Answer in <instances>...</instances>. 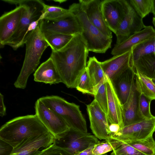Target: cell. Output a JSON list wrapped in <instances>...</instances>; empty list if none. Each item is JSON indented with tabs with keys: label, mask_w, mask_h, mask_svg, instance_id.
I'll return each instance as SVG.
<instances>
[{
	"label": "cell",
	"mask_w": 155,
	"mask_h": 155,
	"mask_svg": "<svg viewBox=\"0 0 155 155\" xmlns=\"http://www.w3.org/2000/svg\"><path fill=\"white\" fill-rule=\"evenodd\" d=\"M89 51L80 34L75 35L60 50L52 51L53 60L62 83L68 88H75L81 74L86 69Z\"/></svg>",
	"instance_id": "cell-1"
},
{
	"label": "cell",
	"mask_w": 155,
	"mask_h": 155,
	"mask_svg": "<svg viewBox=\"0 0 155 155\" xmlns=\"http://www.w3.org/2000/svg\"><path fill=\"white\" fill-rule=\"evenodd\" d=\"M130 66L147 77L155 79V56L153 54L141 58Z\"/></svg>",
	"instance_id": "cell-23"
},
{
	"label": "cell",
	"mask_w": 155,
	"mask_h": 155,
	"mask_svg": "<svg viewBox=\"0 0 155 155\" xmlns=\"http://www.w3.org/2000/svg\"><path fill=\"white\" fill-rule=\"evenodd\" d=\"M106 86L108 100L107 116L109 124H118L122 128L124 127L122 106L110 81L107 77Z\"/></svg>",
	"instance_id": "cell-19"
},
{
	"label": "cell",
	"mask_w": 155,
	"mask_h": 155,
	"mask_svg": "<svg viewBox=\"0 0 155 155\" xmlns=\"http://www.w3.org/2000/svg\"><path fill=\"white\" fill-rule=\"evenodd\" d=\"M140 94L136 84L135 76L128 99L122 105L124 127L145 119L142 117L140 112L139 101Z\"/></svg>",
	"instance_id": "cell-17"
},
{
	"label": "cell",
	"mask_w": 155,
	"mask_h": 155,
	"mask_svg": "<svg viewBox=\"0 0 155 155\" xmlns=\"http://www.w3.org/2000/svg\"><path fill=\"white\" fill-rule=\"evenodd\" d=\"M75 88L83 94L94 95V88L86 68L79 78Z\"/></svg>",
	"instance_id": "cell-30"
},
{
	"label": "cell",
	"mask_w": 155,
	"mask_h": 155,
	"mask_svg": "<svg viewBox=\"0 0 155 155\" xmlns=\"http://www.w3.org/2000/svg\"><path fill=\"white\" fill-rule=\"evenodd\" d=\"M124 142L146 155H155V141L153 135L143 140Z\"/></svg>",
	"instance_id": "cell-28"
},
{
	"label": "cell",
	"mask_w": 155,
	"mask_h": 155,
	"mask_svg": "<svg viewBox=\"0 0 155 155\" xmlns=\"http://www.w3.org/2000/svg\"><path fill=\"white\" fill-rule=\"evenodd\" d=\"M122 128L118 124H110L109 125V134L111 137L117 133Z\"/></svg>",
	"instance_id": "cell-38"
},
{
	"label": "cell",
	"mask_w": 155,
	"mask_h": 155,
	"mask_svg": "<svg viewBox=\"0 0 155 155\" xmlns=\"http://www.w3.org/2000/svg\"><path fill=\"white\" fill-rule=\"evenodd\" d=\"M121 143L120 141L112 139L102 142L100 141L94 146L92 153L94 155H102L107 154L117 148Z\"/></svg>",
	"instance_id": "cell-29"
},
{
	"label": "cell",
	"mask_w": 155,
	"mask_h": 155,
	"mask_svg": "<svg viewBox=\"0 0 155 155\" xmlns=\"http://www.w3.org/2000/svg\"><path fill=\"white\" fill-rule=\"evenodd\" d=\"M35 114L55 139L70 129L66 122L58 114L48 108L39 99L36 101Z\"/></svg>",
	"instance_id": "cell-9"
},
{
	"label": "cell",
	"mask_w": 155,
	"mask_h": 155,
	"mask_svg": "<svg viewBox=\"0 0 155 155\" xmlns=\"http://www.w3.org/2000/svg\"><path fill=\"white\" fill-rule=\"evenodd\" d=\"M68 9L81 24L82 31L80 35L89 51L104 53L111 48L112 38L105 35L91 23L79 3H73Z\"/></svg>",
	"instance_id": "cell-4"
},
{
	"label": "cell",
	"mask_w": 155,
	"mask_h": 155,
	"mask_svg": "<svg viewBox=\"0 0 155 155\" xmlns=\"http://www.w3.org/2000/svg\"><path fill=\"white\" fill-rule=\"evenodd\" d=\"M34 80L50 85L58 84L62 81L55 64L50 57L35 71Z\"/></svg>",
	"instance_id": "cell-22"
},
{
	"label": "cell",
	"mask_w": 155,
	"mask_h": 155,
	"mask_svg": "<svg viewBox=\"0 0 155 155\" xmlns=\"http://www.w3.org/2000/svg\"><path fill=\"white\" fill-rule=\"evenodd\" d=\"M154 82V83L155 84V79H153L152 80Z\"/></svg>",
	"instance_id": "cell-44"
},
{
	"label": "cell",
	"mask_w": 155,
	"mask_h": 155,
	"mask_svg": "<svg viewBox=\"0 0 155 155\" xmlns=\"http://www.w3.org/2000/svg\"><path fill=\"white\" fill-rule=\"evenodd\" d=\"M131 50L101 62L106 76L112 81L130 67Z\"/></svg>",
	"instance_id": "cell-18"
},
{
	"label": "cell",
	"mask_w": 155,
	"mask_h": 155,
	"mask_svg": "<svg viewBox=\"0 0 155 155\" xmlns=\"http://www.w3.org/2000/svg\"><path fill=\"white\" fill-rule=\"evenodd\" d=\"M49 132L37 116L28 115L14 118L0 129V139L14 148L31 137Z\"/></svg>",
	"instance_id": "cell-2"
},
{
	"label": "cell",
	"mask_w": 155,
	"mask_h": 155,
	"mask_svg": "<svg viewBox=\"0 0 155 155\" xmlns=\"http://www.w3.org/2000/svg\"><path fill=\"white\" fill-rule=\"evenodd\" d=\"M155 18V0H152V12Z\"/></svg>",
	"instance_id": "cell-41"
},
{
	"label": "cell",
	"mask_w": 155,
	"mask_h": 155,
	"mask_svg": "<svg viewBox=\"0 0 155 155\" xmlns=\"http://www.w3.org/2000/svg\"><path fill=\"white\" fill-rule=\"evenodd\" d=\"M39 99L63 118L71 129L87 132L86 122L79 106L57 96H46Z\"/></svg>",
	"instance_id": "cell-6"
},
{
	"label": "cell",
	"mask_w": 155,
	"mask_h": 155,
	"mask_svg": "<svg viewBox=\"0 0 155 155\" xmlns=\"http://www.w3.org/2000/svg\"><path fill=\"white\" fill-rule=\"evenodd\" d=\"M153 23L154 26L155 28V18L153 17V21H152Z\"/></svg>",
	"instance_id": "cell-42"
},
{
	"label": "cell",
	"mask_w": 155,
	"mask_h": 155,
	"mask_svg": "<svg viewBox=\"0 0 155 155\" xmlns=\"http://www.w3.org/2000/svg\"><path fill=\"white\" fill-rule=\"evenodd\" d=\"M143 18L132 6L129 0L126 13L115 34L116 44H118L128 38L144 29Z\"/></svg>",
	"instance_id": "cell-13"
},
{
	"label": "cell",
	"mask_w": 155,
	"mask_h": 155,
	"mask_svg": "<svg viewBox=\"0 0 155 155\" xmlns=\"http://www.w3.org/2000/svg\"><path fill=\"white\" fill-rule=\"evenodd\" d=\"M135 81L141 93L151 101L155 100V84L152 79L135 70Z\"/></svg>",
	"instance_id": "cell-26"
},
{
	"label": "cell",
	"mask_w": 155,
	"mask_h": 155,
	"mask_svg": "<svg viewBox=\"0 0 155 155\" xmlns=\"http://www.w3.org/2000/svg\"><path fill=\"white\" fill-rule=\"evenodd\" d=\"M155 37L142 41L133 46L131 50L130 64L146 55L153 54Z\"/></svg>",
	"instance_id": "cell-25"
},
{
	"label": "cell",
	"mask_w": 155,
	"mask_h": 155,
	"mask_svg": "<svg viewBox=\"0 0 155 155\" xmlns=\"http://www.w3.org/2000/svg\"><path fill=\"white\" fill-rule=\"evenodd\" d=\"M153 54L154 55V56H155V42H154V47Z\"/></svg>",
	"instance_id": "cell-43"
},
{
	"label": "cell",
	"mask_w": 155,
	"mask_h": 155,
	"mask_svg": "<svg viewBox=\"0 0 155 155\" xmlns=\"http://www.w3.org/2000/svg\"><path fill=\"white\" fill-rule=\"evenodd\" d=\"M55 138L49 132L31 137L13 148L10 155H37L41 148H47L53 144Z\"/></svg>",
	"instance_id": "cell-14"
},
{
	"label": "cell",
	"mask_w": 155,
	"mask_h": 155,
	"mask_svg": "<svg viewBox=\"0 0 155 155\" xmlns=\"http://www.w3.org/2000/svg\"><path fill=\"white\" fill-rule=\"evenodd\" d=\"M43 35L52 51H54L60 50L64 48L74 35L58 33Z\"/></svg>",
	"instance_id": "cell-27"
},
{
	"label": "cell",
	"mask_w": 155,
	"mask_h": 155,
	"mask_svg": "<svg viewBox=\"0 0 155 155\" xmlns=\"http://www.w3.org/2000/svg\"><path fill=\"white\" fill-rule=\"evenodd\" d=\"M5 2L21 5L23 9L18 26L12 36L5 45L11 47L14 50L23 46V41L30 24L37 20L43 13L45 3L41 0H3Z\"/></svg>",
	"instance_id": "cell-5"
},
{
	"label": "cell",
	"mask_w": 155,
	"mask_h": 155,
	"mask_svg": "<svg viewBox=\"0 0 155 155\" xmlns=\"http://www.w3.org/2000/svg\"><path fill=\"white\" fill-rule=\"evenodd\" d=\"M129 0H102V10L105 23L115 34L126 13Z\"/></svg>",
	"instance_id": "cell-11"
},
{
	"label": "cell",
	"mask_w": 155,
	"mask_h": 155,
	"mask_svg": "<svg viewBox=\"0 0 155 155\" xmlns=\"http://www.w3.org/2000/svg\"><path fill=\"white\" fill-rule=\"evenodd\" d=\"M155 132V116L124 127L110 138L120 141L144 139Z\"/></svg>",
	"instance_id": "cell-10"
},
{
	"label": "cell",
	"mask_w": 155,
	"mask_h": 155,
	"mask_svg": "<svg viewBox=\"0 0 155 155\" xmlns=\"http://www.w3.org/2000/svg\"><path fill=\"white\" fill-rule=\"evenodd\" d=\"M135 76V69L130 66L110 81L122 105L128 99Z\"/></svg>",
	"instance_id": "cell-20"
},
{
	"label": "cell",
	"mask_w": 155,
	"mask_h": 155,
	"mask_svg": "<svg viewBox=\"0 0 155 155\" xmlns=\"http://www.w3.org/2000/svg\"><path fill=\"white\" fill-rule=\"evenodd\" d=\"M6 114V107L4 102V96L0 93V115L3 117Z\"/></svg>",
	"instance_id": "cell-39"
},
{
	"label": "cell",
	"mask_w": 155,
	"mask_h": 155,
	"mask_svg": "<svg viewBox=\"0 0 155 155\" xmlns=\"http://www.w3.org/2000/svg\"><path fill=\"white\" fill-rule=\"evenodd\" d=\"M155 37V30L151 26H146L141 31L137 32L118 44H116L112 50L114 55L121 54L131 49L138 43Z\"/></svg>",
	"instance_id": "cell-21"
},
{
	"label": "cell",
	"mask_w": 155,
	"mask_h": 155,
	"mask_svg": "<svg viewBox=\"0 0 155 155\" xmlns=\"http://www.w3.org/2000/svg\"><path fill=\"white\" fill-rule=\"evenodd\" d=\"M79 3L90 21L104 34L112 38L111 31L105 22L102 10V0H80Z\"/></svg>",
	"instance_id": "cell-16"
},
{
	"label": "cell",
	"mask_w": 155,
	"mask_h": 155,
	"mask_svg": "<svg viewBox=\"0 0 155 155\" xmlns=\"http://www.w3.org/2000/svg\"><path fill=\"white\" fill-rule=\"evenodd\" d=\"M13 149L9 144L0 139V155H10Z\"/></svg>",
	"instance_id": "cell-37"
},
{
	"label": "cell",
	"mask_w": 155,
	"mask_h": 155,
	"mask_svg": "<svg viewBox=\"0 0 155 155\" xmlns=\"http://www.w3.org/2000/svg\"><path fill=\"white\" fill-rule=\"evenodd\" d=\"M90 127L94 135L100 140L111 139L109 134V123L107 115L94 99L87 105Z\"/></svg>",
	"instance_id": "cell-12"
},
{
	"label": "cell",
	"mask_w": 155,
	"mask_h": 155,
	"mask_svg": "<svg viewBox=\"0 0 155 155\" xmlns=\"http://www.w3.org/2000/svg\"><path fill=\"white\" fill-rule=\"evenodd\" d=\"M129 2L143 18L152 12V0H130Z\"/></svg>",
	"instance_id": "cell-33"
},
{
	"label": "cell",
	"mask_w": 155,
	"mask_h": 155,
	"mask_svg": "<svg viewBox=\"0 0 155 155\" xmlns=\"http://www.w3.org/2000/svg\"><path fill=\"white\" fill-rule=\"evenodd\" d=\"M86 68L95 91L98 85L107 77L101 67V62L94 56L89 58Z\"/></svg>",
	"instance_id": "cell-24"
},
{
	"label": "cell",
	"mask_w": 155,
	"mask_h": 155,
	"mask_svg": "<svg viewBox=\"0 0 155 155\" xmlns=\"http://www.w3.org/2000/svg\"><path fill=\"white\" fill-rule=\"evenodd\" d=\"M94 145L91 146L85 150L76 155H94L93 154L92 151L93 147ZM102 155H107V154Z\"/></svg>",
	"instance_id": "cell-40"
},
{
	"label": "cell",
	"mask_w": 155,
	"mask_h": 155,
	"mask_svg": "<svg viewBox=\"0 0 155 155\" xmlns=\"http://www.w3.org/2000/svg\"><path fill=\"white\" fill-rule=\"evenodd\" d=\"M121 142V144L112 151L111 155H146L126 143Z\"/></svg>",
	"instance_id": "cell-34"
},
{
	"label": "cell",
	"mask_w": 155,
	"mask_h": 155,
	"mask_svg": "<svg viewBox=\"0 0 155 155\" xmlns=\"http://www.w3.org/2000/svg\"><path fill=\"white\" fill-rule=\"evenodd\" d=\"M37 155H71L63 148L58 146L54 142Z\"/></svg>",
	"instance_id": "cell-36"
},
{
	"label": "cell",
	"mask_w": 155,
	"mask_h": 155,
	"mask_svg": "<svg viewBox=\"0 0 155 155\" xmlns=\"http://www.w3.org/2000/svg\"><path fill=\"white\" fill-rule=\"evenodd\" d=\"M23 6H16L13 10L3 14L0 17V44L3 47L16 31L19 23Z\"/></svg>",
	"instance_id": "cell-15"
},
{
	"label": "cell",
	"mask_w": 155,
	"mask_h": 155,
	"mask_svg": "<svg viewBox=\"0 0 155 155\" xmlns=\"http://www.w3.org/2000/svg\"><path fill=\"white\" fill-rule=\"evenodd\" d=\"M151 100L141 93L139 101V107L140 114L144 119L153 117L151 113L150 105Z\"/></svg>",
	"instance_id": "cell-35"
},
{
	"label": "cell",
	"mask_w": 155,
	"mask_h": 155,
	"mask_svg": "<svg viewBox=\"0 0 155 155\" xmlns=\"http://www.w3.org/2000/svg\"><path fill=\"white\" fill-rule=\"evenodd\" d=\"M99 142L97 138L90 133L80 132L70 128L55 139L54 143L71 155H76Z\"/></svg>",
	"instance_id": "cell-7"
},
{
	"label": "cell",
	"mask_w": 155,
	"mask_h": 155,
	"mask_svg": "<svg viewBox=\"0 0 155 155\" xmlns=\"http://www.w3.org/2000/svg\"><path fill=\"white\" fill-rule=\"evenodd\" d=\"M25 44L26 51L24 61L19 74L14 83L16 88L21 89L26 88L29 76L36 70L43 53L49 46L39 25L28 37Z\"/></svg>",
	"instance_id": "cell-3"
},
{
	"label": "cell",
	"mask_w": 155,
	"mask_h": 155,
	"mask_svg": "<svg viewBox=\"0 0 155 155\" xmlns=\"http://www.w3.org/2000/svg\"><path fill=\"white\" fill-rule=\"evenodd\" d=\"M39 26L43 35L58 33L74 35L81 34L82 31L77 18L71 11L56 19H44L41 21Z\"/></svg>",
	"instance_id": "cell-8"
},
{
	"label": "cell",
	"mask_w": 155,
	"mask_h": 155,
	"mask_svg": "<svg viewBox=\"0 0 155 155\" xmlns=\"http://www.w3.org/2000/svg\"><path fill=\"white\" fill-rule=\"evenodd\" d=\"M107 79V78L98 85L95 90L94 96V99L107 115L108 112V100L106 86Z\"/></svg>",
	"instance_id": "cell-31"
},
{
	"label": "cell",
	"mask_w": 155,
	"mask_h": 155,
	"mask_svg": "<svg viewBox=\"0 0 155 155\" xmlns=\"http://www.w3.org/2000/svg\"><path fill=\"white\" fill-rule=\"evenodd\" d=\"M70 12L68 9H64L58 6L49 5L45 3L43 13L45 15L44 19L53 20L60 18Z\"/></svg>",
	"instance_id": "cell-32"
}]
</instances>
